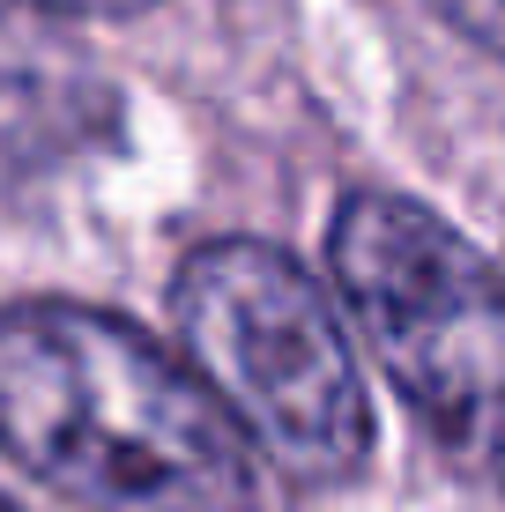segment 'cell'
I'll use <instances>...</instances> for the list:
<instances>
[{"label": "cell", "mask_w": 505, "mask_h": 512, "mask_svg": "<svg viewBox=\"0 0 505 512\" xmlns=\"http://www.w3.org/2000/svg\"><path fill=\"white\" fill-rule=\"evenodd\" d=\"M0 453L82 512H253V446L201 372L75 297L0 305Z\"/></svg>", "instance_id": "1"}, {"label": "cell", "mask_w": 505, "mask_h": 512, "mask_svg": "<svg viewBox=\"0 0 505 512\" xmlns=\"http://www.w3.org/2000/svg\"><path fill=\"white\" fill-rule=\"evenodd\" d=\"M171 327L201 386L290 483H350L372 453V401L350 327L312 268L268 238H208L171 275Z\"/></svg>", "instance_id": "2"}, {"label": "cell", "mask_w": 505, "mask_h": 512, "mask_svg": "<svg viewBox=\"0 0 505 512\" xmlns=\"http://www.w3.org/2000/svg\"><path fill=\"white\" fill-rule=\"evenodd\" d=\"M327 268L416 423L505 483V268L402 193L342 201Z\"/></svg>", "instance_id": "3"}, {"label": "cell", "mask_w": 505, "mask_h": 512, "mask_svg": "<svg viewBox=\"0 0 505 512\" xmlns=\"http://www.w3.org/2000/svg\"><path fill=\"white\" fill-rule=\"evenodd\" d=\"M446 15L468 30V38H483V45H498L505 52V0H439Z\"/></svg>", "instance_id": "4"}, {"label": "cell", "mask_w": 505, "mask_h": 512, "mask_svg": "<svg viewBox=\"0 0 505 512\" xmlns=\"http://www.w3.org/2000/svg\"><path fill=\"white\" fill-rule=\"evenodd\" d=\"M38 8H67V15H134V8H156V0H38Z\"/></svg>", "instance_id": "5"}, {"label": "cell", "mask_w": 505, "mask_h": 512, "mask_svg": "<svg viewBox=\"0 0 505 512\" xmlns=\"http://www.w3.org/2000/svg\"><path fill=\"white\" fill-rule=\"evenodd\" d=\"M0 512H23V505H8V498H0Z\"/></svg>", "instance_id": "6"}]
</instances>
